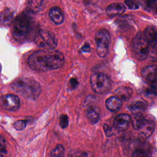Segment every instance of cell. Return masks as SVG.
Instances as JSON below:
<instances>
[{
	"label": "cell",
	"instance_id": "cell-1",
	"mask_svg": "<svg viewBox=\"0 0 157 157\" xmlns=\"http://www.w3.org/2000/svg\"><path fill=\"white\" fill-rule=\"evenodd\" d=\"M64 63L63 55L54 49L39 50L28 59L29 67L37 71H50L61 67Z\"/></svg>",
	"mask_w": 157,
	"mask_h": 157
},
{
	"label": "cell",
	"instance_id": "cell-2",
	"mask_svg": "<svg viewBox=\"0 0 157 157\" xmlns=\"http://www.w3.org/2000/svg\"><path fill=\"white\" fill-rule=\"evenodd\" d=\"M11 86L17 93L33 100L37 98L41 91L39 83L30 78H17L12 83Z\"/></svg>",
	"mask_w": 157,
	"mask_h": 157
},
{
	"label": "cell",
	"instance_id": "cell-3",
	"mask_svg": "<svg viewBox=\"0 0 157 157\" xmlns=\"http://www.w3.org/2000/svg\"><path fill=\"white\" fill-rule=\"evenodd\" d=\"M31 13L30 10L23 12L15 19L12 29V35L17 40H24L30 33L33 24Z\"/></svg>",
	"mask_w": 157,
	"mask_h": 157
},
{
	"label": "cell",
	"instance_id": "cell-4",
	"mask_svg": "<svg viewBox=\"0 0 157 157\" xmlns=\"http://www.w3.org/2000/svg\"><path fill=\"white\" fill-rule=\"evenodd\" d=\"M132 52L135 56L140 60L145 59L149 53V44L143 34L139 33L134 38L132 43Z\"/></svg>",
	"mask_w": 157,
	"mask_h": 157
},
{
	"label": "cell",
	"instance_id": "cell-5",
	"mask_svg": "<svg viewBox=\"0 0 157 157\" xmlns=\"http://www.w3.org/2000/svg\"><path fill=\"white\" fill-rule=\"evenodd\" d=\"M91 86L93 90L99 94H104L110 88L109 78L103 73H95L91 77Z\"/></svg>",
	"mask_w": 157,
	"mask_h": 157
},
{
	"label": "cell",
	"instance_id": "cell-6",
	"mask_svg": "<svg viewBox=\"0 0 157 157\" xmlns=\"http://www.w3.org/2000/svg\"><path fill=\"white\" fill-rule=\"evenodd\" d=\"M110 36L108 31L105 29H99L95 35L96 50L98 56L101 58L105 57L109 50Z\"/></svg>",
	"mask_w": 157,
	"mask_h": 157
},
{
	"label": "cell",
	"instance_id": "cell-7",
	"mask_svg": "<svg viewBox=\"0 0 157 157\" xmlns=\"http://www.w3.org/2000/svg\"><path fill=\"white\" fill-rule=\"evenodd\" d=\"M38 43L40 46H46L50 49H54L57 45V40L55 35L50 31L40 30L39 34Z\"/></svg>",
	"mask_w": 157,
	"mask_h": 157
},
{
	"label": "cell",
	"instance_id": "cell-8",
	"mask_svg": "<svg viewBox=\"0 0 157 157\" xmlns=\"http://www.w3.org/2000/svg\"><path fill=\"white\" fill-rule=\"evenodd\" d=\"M2 104L4 109L10 111H15L18 109L20 102L18 97L13 94H5L1 98Z\"/></svg>",
	"mask_w": 157,
	"mask_h": 157
},
{
	"label": "cell",
	"instance_id": "cell-9",
	"mask_svg": "<svg viewBox=\"0 0 157 157\" xmlns=\"http://www.w3.org/2000/svg\"><path fill=\"white\" fill-rule=\"evenodd\" d=\"M155 126V123L153 116L148 115L144 118L142 124L138 130L143 136L149 137L154 131Z\"/></svg>",
	"mask_w": 157,
	"mask_h": 157
},
{
	"label": "cell",
	"instance_id": "cell-10",
	"mask_svg": "<svg viewBox=\"0 0 157 157\" xmlns=\"http://www.w3.org/2000/svg\"><path fill=\"white\" fill-rule=\"evenodd\" d=\"M130 120L131 118L128 114H119L113 120V126L118 131H124L128 128Z\"/></svg>",
	"mask_w": 157,
	"mask_h": 157
},
{
	"label": "cell",
	"instance_id": "cell-11",
	"mask_svg": "<svg viewBox=\"0 0 157 157\" xmlns=\"http://www.w3.org/2000/svg\"><path fill=\"white\" fill-rule=\"evenodd\" d=\"M48 15L51 20L56 25H61L64 21V17L63 12L58 6L51 7L48 12Z\"/></svg>",
	"mask_w": 157,
	"mask_h": 157
},
{
	"label": "cell",
	"instance_id": "cell-12",
	"mask_svg": "<svg viewBox=\"0 0 157 157\" xmlns=\"http://www.w3.org/2000/svg\"><path fill=\"white\" fill-rule=\"evenodd\" d=\"M142 77L150 83L156 82V66H149L144 67L142 71Z\"/></svg>",
	"mask_w": 157,
	"mask_h": 157
},
{
	"label": "cell",
	"instance_id": "cell-13",
	"mask_svg": "<svg viewBox=\"0 0 157 157\" xmlns=\"http://www.w3.org/2000/svg\"><path fill=\"white\" fill-rule=\"evenodd\" d=\"M126 10V7L123 3L113 2L106 8V13L109 16H115L122 14Z\"/></svg>",
	"mask_w": 157,
	"mask_h": 157
},
{
	"label": "cell",
	"instance_id": "cell-14",
	"mask_svg": "<svg viewBox=\"0 0 157 157\" xmlns=\"http://www.w3.org/2000/svg\"><path fill=\"white\" fill-rule=\"evenodd\" d=\"M156 29L153 26H149L144 31V36L149 45L156 48Z\"/></svg>",
	"mask_w": 157,
	"mask_h": 157
},
{
	"label": "cell",
	"instance_id": "cell-15",
	"mask_svg": "<svg viewBox=\"0 0 157 157\" xmlns=\"http://www.w3.org/2000/svg\"><path fill=\"white\" fill-rule=\"evenodd\" d=\"M46 5V0H28L29 10L32 12H40L42 11Z\"/></svg>",
	"mask_w": 157,
	"mask_h": 157
},
{
	"label": "cell",
	"instance_id": "cell-16",
	"mask_svg": "<svg viewBox=\"0 0 157 157\" xmlns=\"http://www.w3.org/2000/svg\"><path fill=\"white\" fill-rule=\"evenodd\" d=\"M86 117L88 120L92 123L95 124L100 118V112L98 107L95 105H91L88 107L86 110Z\"/></svg>",
	"mask_w": 157,
	"mask_h": 157
},
{
	"label": "cell",
	"instance_id": "cell-17",
	"mask_svg": "<svg viewBox=\"0 0 157 157\" xmlns=\"http://www.w3.org/2000/svg\"><path fill=\"white\" fill-rule=\"evenodd\" d=\"M122 105V101L117 96H112L107 99L105 105L112 112H116L120 109Z\"/></svg>",
	"mask_w": 157,
	"mask_h": 157
},
{
	"label": "cell",
	"instance_id": "cell-18",
	"mask_svg": "<svg viewBox=\"0 0 157 157\" xmlns=\"http://www.w3.org/2000/svg\"><path fill=\"white\" fill-rule=\"evenodd\" d=\"M115 93L116 96L121 101H126L131 97L132 94V90L129 87L123 86L118 88L115 91Z\"/></svg>",
	"mask_w": 157,
	"mask_h": 157
},
{
	"label": "cell",
	"instance_id": "cell-19",
	"mask_svg": "<svg viewBox=\"0 0 157 157\" xmlns=\"http://www.w3.org/2000/svg\"><path fill=\"white\" fill-rule=\"evenodd\" d=\"M146 107V103L140 101L132 102L128 105L129 110L132 113H142L145 110Z\"/></svg>",
	"mask_w": 157,
	"mask_h": 157
},
{
	"label": "cell",
	"instance_id": "cell-20",
	"mask_svg": "<svg viewBox=\"0 0 157 157\" xmlns=\"http://www.w3.org/2000/svg\"><path fill=\"white\" fill-rule=\"evenodd\" d=\"M144 117L141 113H133L131 117L132 126L135 129H139L144 121Z\"/></svg>",
	"mask_w": 157,
	"mask_h": 157
},
{
	"label": "cell",
	"instance_id": "cell-21",
	"mask_svg": "<svg viewBox=\"0 0 157 157\" xmlns=\"http://www.w3.org/2000/svg\"><path fill=\"white\" fill-rule=\"evenodd\" d=\"M13 12L6 9L2 12H0V25H5L9 23L13 18Z\"/></svg>",
	"mask_w": 157,
	"mask_h": 157
},
{
	"label": "cell",
	"instance_id": "cell-22",
	"mask_svg": "<svg viewBox=\"0 0 157 157\" xmlns=\"http://www.w3.org/2000/svg\"><path fill=\"white\" fill-rule=\"evenodd\" d=\"M7 155V142L4 137L2 135H0V156H5Z\"/></svg>",
	"mask_w": 157,
	"mask_h": 157
},
{
	"label": "cell",
	"instance_id": "cell-23",
	"mask_svg": "<svg viewBox=\"0 0 157 157\" xmlns=\"http://www.w3.org/2000/svg\"><path fill=\"white\" fill-rule=\"evenodd\" d=\"M64 149L61 145H58L52 151L51 156H61L64 155Z\"/></svg>",
	"mask_w": 157,
	"mask_h": 157
},
{
	"label": "cell",
	"instance_id": "cell-24",
	"mask_svg": "<svg viewBox=\"0 0 157 157\" xmlns=\"http://www.w3.org/2000/svg\"><path fill=\"white\" fill-rule=\"evenodd\" d=\"M156 2L157 0H146L145 1V7L147 10L154 11L156 10Z\"/></svg>",
	"mask_w": 157,
	"mask_h": 157
},
{
	"label": "cell",
	"instance_id": "cell-25",
	"mask_svg": "<svg viewBox=\"0 0 157 157\" xmlns=\"http://www.w3.org/2000/svg\"><path fill=\"white\" fill-rule=\"evenodd\" d=\"M68 123H69V120L67 115L64 114L61 115L59 120V124L61 128H66L68 126Z\"/></svg>",
	"mask_w": 157,
	"mask_h": 157
},
{
	"label": "cell",
	"instance_id": "cell-26",
	"mask_svg": "<svg viewBox=\"0 0 157 157\" xmlns=\"http://www.w3.org/2000/svg\"><path fill=\"white\" fill-rule=\"evenodd\" d=\"M26 121L21 120L15 121L13 124V126L17 130L23 129L26 127Z\"/></svg>",
	"mask_w": 157,
	"mask_h": 157
},
{
	"label": "cell",
	"instance_id": "cell-27",
	"mask_svg": "<svg viewBox=\"0 0 157 157\" xmlns=\"http://www.w3.org/2000/svg\"><path fill=\"white\" fill-rule=\"evenodd\" d=\"M124 4L127 6L128 9L131 10H137L139 8V5L132 0H125Z\"/></svg>",
	"mask_w": 157,
	"mask_h": 157
},
{
	"label": "cell",
	"instance_id": "cell-28",
	"mask_svg": "<svg viewBox=\"0 0 157 157\" xmlns=\"http://www.w3.org/2000/svg\"><path fill=\"white\" fill-rule=\"evenodd\" d=\"M103 128H104V131H105V134H106L107 136L110 137V136H111L113 135V129H112V128L110 126H109L108 124H105L104 125Z\"/></svg>",
	"mask_w": 157,
	"mask_h": 157
},
{
	"label": "cell",
	"instance_id": "cell-29",
	"mask_svg": "<svg viewBox=\"0 0 157 157\" xmlns=\"http://www.w3.org/2000/svg\"><path fill=\"white\" fill-rule=\"evenodd\" d=\"M78 81L75 78H72L70 80V85L72 88H75L78 85Z\"/></svg>",
	"mask_w": 157,
	"mask_h": 157
},
{
	"label": "cell",
	"instance_id": "cell-30",
	"mask_svg": "<svg viewBox=\"0 0 157 157\" xmlns=\"http://www.w3.org/2000/svg\"><path fill=\"white\" fill-rule=\"evenodd\" d=\"M1 64H0V71H1Z\"/></svg>",
	"mask_w": 157,
	"mask_h": 157
}]
</instances>
